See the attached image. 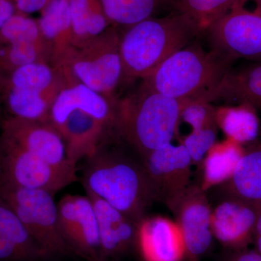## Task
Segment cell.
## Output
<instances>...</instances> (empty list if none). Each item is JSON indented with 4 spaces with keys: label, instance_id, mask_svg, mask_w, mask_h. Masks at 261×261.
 I'll return each mask as SVG.
<instances>
[{
    "label": "cell",
    "instance_id": "cell-11",
    "mask_svg": "<svg viewBox=\"0 0 261 261\" xmlns=\"http://www.w3.org/2000/svg\"><path fill=\"white\" fill-rule=\"evenodd\" d=\"M141 161L155 201L167 205L190 186L193 163L181 144H168L141 157Z\"/></svg>",
    "mask_w": 261,
    "mask_h": 261
},
{
    "label": "cell",
    "instance_id": "cell-3",
    "mask_svg": "<svg viewBox=\"0 0 261 261\" xmlns=\"http://www.w3.org/2000/svg\"><path fill=\"white\" fill-rule=\"evenodd\" d=\"M192 99H176L142 85L118 103V133L141 157L172 143L178 135L182 109Z\"/></svg>",
    "mask_w": 261,
    "mask_h": 261
},
{
    "label": "cell",
    "instance_id": "cell-12",
    "mask_svg": "<svg viewBox=\"0 0 261 261\" xmlns=\"http://www.w3.org/2000/svg\"><path fill=\"white\" fill-rule=\"evenodd\" d=\"M167 206L181 229L187 256L196 259L208 251L214 238L211 229L212 208L206 192L200 185H190Z\"/></svg>",
    "mask_w": 261,
    "mask_h": 261
},
{
    "label": "cell",
    "instance_id": "cell-18",
    "mask_svg": "<svg viewBox=\"0 0 261 261\" xmlns=\"http://www.w3.org/2000/svg\"><path fill=\"white\" fill-rule=\"evenodd\" d=\"M56 129L64 140L68 160L76 167L105 143L111 128L85 111L74 110Z\"/></svg>",
    "mask_w": 261,
    "mask_h": 261
},
{
    "label": "cell",
    "instance_id": "cell-36",
    "mask_svg": "<svg viewBox=\"0 0 261 261\" xmlns=\"http://www.w3.org/2000/svg\"><path fill=\"white\" fill-rule=\"evenodd\" d=\"M255 235H261V211L258 215V217H257L256 225H255L254 236Z\"/></svg>",
    "mask_w": 261,
    "mask_h": 261
},
{
    "label": "cell",
    "instance_id": "cell-24",
    "mask_svg": "<svg viewBox=\"0 0 261 261\" xmlns=\"http://www.w3.org/2000/svg\"><path fill=\"white\" fill-rule=\"evenodd\" d=\"M74 47L99 37L108 22L99 0H68Z\"/></svg>",
    "mask_w": 261,
    "mask_h": 261
},
{
    "label": "cell",
    "instance_id": "cell-19",
    "mask_svg": "<svg viewBox=\"0 0 261 261\" xmlns=\"http://www.w3.org/2000/svg\"><path fill=\"white\" fill-rule=\"evenodd\" d=\"M200 98L209 102L223 100L261 108V63L230 69L214 89Z\"/></svg>",
    "mask_w": 261,
    "mask_h": 261
},
{
    "label": "cell",
    "instance_id": "cell-33",
    "mask_svg": "<svg viewBox=\"0 0 261 261\" xmlns=\"http://www.w3.org/2000/svg\"><path fill=\"white\" fill-rule=\"evenodd\" d=\"M236 252L228 261H261V255L256 250H236Z\"/></svg>",
    "mask_w": 261,
    "mask_h": 261
},
{
    "label": "cell",
    "instance_id": "cell-31",
    "mask_svg": "<svg viewBox=\"0 0 261 261\" xmlns=\"http://www.w3.org/2000/svg\"><path fill=\"white\" fill-rule=\"evenodd\" d=\"M0 261H35L16 244L0 237Z\"/></svg>",
    "mask_w": 261,
    "mask_h": 261
},
{
    "label": "cell",
    "instance_id": "cell-9",
    "mask_svg": "<svg viewBox=\"0 0 261 261\" xmlns=\"http://www.w3.org/2000/svg\"><path fill=\"white\" fill-rule=\"evenodd\" d=\"M205 32L212 51L231 63L240 58L261 61V7L252 11L239 0Z\"/></svg>",
    "mask_w": 261,
    "mask_h": 261
},
{
    "label": "cell",
    "instance_id": "cell-15",
    "mask_svg": "<svg viewBox=\"0 0 261 261\" xmlns=\"http://www.w3.org/2000/svg\"><path fill=\"white\" fill-rule=\"evenodd\" d=\"M135 250L143 261H182L187 256L177 222L162 216H146L138 223Z\"/></svg>",
    "mask_w": 261,
    "mask_h": 261
},
{
    "label": "cell",
    "instance_id": "cell-14",
    "mask_svg": "<svg viewBox=\"0 0 261 261\" xmlns=\"http://www.w3.org/2000/svg\"><path fill=\"white\" fill-rule=\"evenodd\" d=\"M261 206L224 197L212 210L211 229L214 238L232 250L245 249L253 241Z\"/></svg>",
    "mask_w": 261,
    "mask_h": 261
},
{
    "label": "cell",
    "instance_id": "cell-10",
    "mask_svg": "<svg viewBox=\"0 0 261 261\" xmlns=\"http://www.w3.org/2000/svg\"><path fill=\"white\" fill-rule=\"evenodd\" d=\"M57 205L60 232L71 253L87 261H104L97 217L88 196L66 195Z\"/></svg>",
    "mask_w": 261,
    "mask_h": 261
},
{
    "label": "cell",
    "instance_id": "cell-35",
    "mask_svg": "<svg viewBox=\"0 0 261 261\" xmlns=\"http://www.w3.org/2000/svg\"><path fill=\"white\" fill-rule=\"evenodd\" d=\"M253 242L255 245V250L261 255V235H255Z\"/></svg>",
    "mask_w": 261,
    "mask_h": 261
},
{
    "label": "cell",
    "instance_id": "cell-2",
    "mask_svg": "<svg viewBox=\"0 0 261 261\" xmlns=\"http://www.w3.org/2000/svg\"><path fill=\"white\" fill-rule=\"evenodd\" d=\"M185 15L149 18L130 25L120 38L123 75L143 80L200 34Z\"/></svg>",
    "mask_w": 261,
    "mask_h": 261
},
{
    "label": "cell",
    "instance_id": "cell-25",
    "mask_svg": "<svg viewBox=\"0 0 261 261\" xmlns=\"http://www.w3.org/2000/svg\"><path fill=\"white\" fill-rule=\"evenodd\" d=\"M109 21L130 25L151 18L163 0H99Z\"/></svg>",
    "mask_w": 261,
    "mask_h": 261
},
{
    "label": "cell",
    "instance_id": "cell-34",
    "mask_svg": "<svg viewBox=\"0 0 261 261\" xmlns=\"http://www.w3.org/2000/svg\"><path fill=\"white\" fill-rule=\"evenodd\" d=\"M15 13L16 8L12 0H0V29Z\"/></svg>",
    "mask_w": 261,
    "mask_h": 261
},
{
    "label": "cell",
    "instance_id": "cell-5",
    "mask_svg": "<svg viewBox=\"0 0 261 261\" xmlns=\"http://www.w3.org/2000/svg\"><path fill=\"white\" fill-rule=\"evenodd\" d=\"M58 67L67 80L109 97L123 75L120 38L113 31L104 32L75 46Z\"/></svg>",
    "mask_w": 261,
    "mask_h": 261
},
{
    "label": "cell",
    "instance_id": "cell-1",
    "mask_svg": "<svg viewBox=\"0 0 261 261\" xmlns=\"http://www.w3.org/2000/svg\"><path fill=\"white\" fill-rule=\"evenodd\" d=\"M82 185L138 224L155 201L142 161L103 144L85 160Z\"/></svg>",
    "mask_w": 261,
    "mask_h": 261
},
{
    "label": "cell",
    "instance_id": "cell-4",
    "mask_svg": "<svg viewBox=\"0 0 261 261\" xmlns=\"http://www.w3.org/2000/svg\"><path fill=\"white\" fill-rule=\"evenodd\" d=\"M231 63L195 42L168 57L143 79L142 85L167 97L196 99L214 89Z\"/></svg>",
    "mask_w": 261,
    "mask_h": 261
},
{
    "label": "cell",
    "instance_id": "cell-21",
    "mask_svg": "<svg viewBox=\"0 0 261 261\" xmlns=\"http://www.w3.org/2000/svg\"><path fill=\"white\" fill-rule=\"evenodd\" d=\"M247 145L232 177L219 187L225 197L261 206V140Z\"/></svg>",
    "mask_w": 261,
    "mask_h": 261
},
{
    "label": "cell",
    "instance_id": "cell-32",
    "mask_svg": "<svg viewBox=\"0 0 261 261\" xmlns=\"http://www.w3.org/2000/svg\"><path fill=\"white\" fill-rule=\"evenodd\" d=\"M49 0H12L18 13L28 15L42 10Z\"/></svg>",
    "mask_w": 261,
    "mask_h": 261
},
{
    "label": "cell",
    "instance_id": "cell-8",
    "mask_svg": "<svg viewBox=\"0 0 261 261\" xmlns=\"http://www.w3.org/2000/svg\"><path fill=\"white\" fill-rule=\"evenodd\" d=\"M77 179L76 170L51 166L0 135V183L55 195Z\"/></svg>",
    "mask_w": 261,
    "mask_h": 261
},
{
    "label": "cell",
    "instance_id": "cell-6",
    "mask_svg": "<svg viewBox=\"0 0 261 261\" xmlns=\"http://www.w3.org/2000/svg\"><path fill=\"white\" fill-rule=\"evenodd\" d=\"M58 73L46 62L19 67L0 81V92L13 117L49 122V111L63 88Z\"/></svg>",
    "mask_w": 261,
    "mask_h": 261
},
{
    "label": "cell",
    "instance_id": "cell-29",
    "mask_svg": "<svg viewBox=\"0 0 261 261\" xmlns=\"http://www.w3.org/2000/svg\"><path fill=\"white\" fill-rule=\"evenodd\" d=\"M218 126L207 127L199 130H192L190 135L181 140L191 157L192 163L199 165L202 163L209 149L216 143Z\"/></svg>",
    "mask_w": 261,
    "mask_h": 261
},
{
    "label": "cell",
    "instance_id": "cell-7",
    "mask_svg": "<svg viewBox=\"0 0 261 261\" xmlns=\"http://www.w3.org/2000/svg\"><path fill=\"white\" fill-rule=\"evenodd\" d=\"M54 195L46 190L0 183V200L14 211L47 258L71 253L58 227Z\"/></svg>",
    "mask_w": 261,
    "mask_h": 261
},
{
    "label": "cell",
    "instance_id": "cell-27",
    "mask_svg": "<svg viewBox=\"0 0 261 261\" xmlns=\"http://www.w3.org/2000/svg\"><path fill=\"white\" fill-rule=\"evenodd\" d=\"M0 237L13 242L36 260L47 258L9 205L0 200Z\"/></svg>",
    "mask_w": 261,
    "mask_h": 261
},
{
    "label": "cell",
    "instance_id": "cell-22",
    "mask_svg": "<svg viewBox=\"0 0 261 261\" xmlns=\"http://www.w3.org/2000/svg\"><path fill=\"white\" fill-rule=\"evenodd\" d=\"M245 146L230 140L216 142L200 163L203 191L221 186L232 177L240 159L245 153Z\"/></svg>",
    "mask_w": 261,
    "mask_h": 261
},
{
    "label": "cell",
    "instance_id": "cell-26",
    "mask_svg": "<svg viewBox=\"0 0 261 261\" xmlns=\"http://www.w3.org/2000/svg\"><path fill=\"white\" fill-rule=\"evenodd\" d=\"M239 0H178L181 14L188 17L200 32H205Z\"/></svg>",
    "mask_w": 261,
    "mask_h": 261
},
{
    "label": "cell",
    "instance_id": "cell-30",
    "mask_svg": "<svg viewBox=\"0 0 261 261\" xmlns=\"http://www.w3.org/2000/svg\"><path fill=\"white\" fill-rule=\"evenodd\" d=\"M215 107L200 98L192 99L183 108L181 121L188 123L192 130L217 126L215 121Z\"/></svg>",
    "mask_w": 261,
    "mask_h": 261
},
{
    "label": "cell",
    "instance_id": "cell-17",
    "mask_svg": "<svg viewBox=\"0 0 261 261\" xmlns=\"http://www.w3.org/2000/svg\"><path fill=\"white\" fill-rule=\"evenodd\" d=\"M86 195L97 217L103 260L121 258L135 250L138 224L97 196Z\"/></svg>",
    "mask_w": 261,
    "mask_h": 261
},
{
    "label": "cell",
    "instance_id": "cell-16",
    "mask_svg": "<svg viewBox=\"0 0 261 261\" xmlns=\"http://www.w3.org/2000/svg\"><path fill=\"white\" fill-rule=\"evenodd\" d=\"M74 110L85 111L111 128H118V108L112 99L94 92L79 82H70L57 94L49 111V122L61 126L68 113Z\"/></svg>",
    "mask_w": 261,
    "mask_h": 261
},
{
    "label": "cell",
    "instance_id": "cell-13",
    "mask_svg": "<svg viewBox=\"0 0 261 261\" xmlns=\"http://www.w3.org/2000/svg\"><path fill=\"white\" fill-rule=\"evenodd\" d=\"M0 135L51 166L76 170L68 159L63 137L49 122L10 116L3 122Z\"/></svg>",
    "mask_w": 261,
    "mask_h": 261
},
{
    "label": "cell",
    "instance_id": "cell-28",
    "mask_svg": "<svg viewBox=\"0 0 261 261\" xmlns=\"http://www.w3.org/2000/svg\"><path fill=\"white\" fill-rule=\"evenodd\" d=\"M16 42L47 44L41 34L38 22L18 12L0 29V44Z\"/></svg>",
    "mask_w": 261,
    "mask_h": 261
},
{
    "label": "cell",
    "instance_id": "cell-20",
    "mask_svg": "<svg viewBox=\"0 0 261 261\" xmlns=\"http://www.w3.org/2000/svg\"><path fill=\"white\" fill-rule=\"evenodd\" d=\"M39 29L58 65L74 47L68 0H49L42 10Z\"/></svg>",
    "mask_w": 261,
    "mask_h": 261
},
{
    "label": "cell",
    "instance_id": "cell-23",
    "mask_svg": "<svg viewBox=\"0 0 261 261\" xmlns=\"http://www.w3.org/2000/svg\"><path fill=\"white\" fill-rule=\"evenodd\" d=\"M215 121L226 139L242 145L256 140L260 121L256 109L247 105L215 107Z\"/></svg>",
    "mask_w": 261,
    "mask_h": 261
}]
</instances>
